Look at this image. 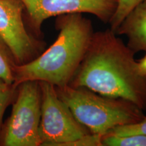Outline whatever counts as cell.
Here are the masks:
<instances>
[{
	"label": "cell",
	"mask_w": 146,
	"mask_h": 146,
	"mask_svg": "<svg viewBox=\"0 0 146 146\" xmlns=\"http://www.w3.org/2000/svg\"><path fill=\"white\" fill-rule=\"evenodd\" d=\"M41 89V114L39 136L41 145L66 146L91 133L79 123L56 92V87L39 81Z\"/></svg>",
	"instance_id": "5b68a950"
},
{
	"label": "cell",
	"mask_w": 146,
	"mask_h": 146,
	"mask_svg": "<svg viewBox=\"0 0 146 146\" xmlns=\"http://www.w3.org/2000/svg\"><path fill=\"white\" fill-rule=\"evenodd\" d=\"M115 33L127 36V45L135 54L146 52V0L129 12Z\"/></svg>",
	"instance_id": "ba28073f"
},
{
	"label": "cell",
	"mask_w": 146,
	"mask_h": 146,
	"mask_svg": "<svg viewBox=\"0 0 146 146\" xmlns=\"http://www.w3.org/2000/svg\"><path fill=\"white\" fill-rule=\"evenodd\" d=\"M17 65L8 45L0 36V78L7 83L13 85Z\"/></svg>",
	"instance_id": "9c48e42d"
},
{
	"label": "cell",
	"mask_w": 146,
	"mask_h": 146,
	"mask_svg": "<svg viewBox=\"0 0 146 146\" xmlns=\"http://www.w3.org/2000/svg\"><path fill=\"white\" fill-rule=\"evenodd\" d=\"M135 54L110 29L94 32L68 85L121 98L146 110V74Z\"/></svg>",
	"instance_id": "6da1fadb"
},
{
	"label": "cell",
	"mask_w": 146,
	"mask_h": 146,
	"mask_svg": "<svg viewBox=\"0 0 146 146\" xmlns=\"http://www.w3.org/2000/svg\"><path fill=\"white\" fill-rule=\"evenodd\" d=\"M76 119L92 133L105 134L118 126L140 122L143 110L121 98L102 96L83 87H55Z\"/></svg>",
	"instance_id": "3957f363"
},
{
	"label": "cell",
	"mask_w": 146,
	"mask_h": 146,
	"mask_svg": "<svg viewBox=\"0 0 146 146\" xmlns=\"http://www.w3.org/2000/svg\"><path fill=\"white\" fill-rule=\"evenodd\" d=\"M14 100L11 115L0 131V145L40 146L41 89L39 81L20 83L16 87Z\"/></svg>",
	"instance_id": "277c9868"
},
{
	"label": "cell",
	"mask_w": 146,
	"mask_h": 146,
	"mask_svg": "<svg viewBox=\"0 0 146 146\" xmlns=\"http://www.w3.org/2000/svg\"><path fill=\"white\" fill-rule=\"evenodd\" d=\"M102 143V146H146V135L116 136L106 133Z\"/></svg>",
	"instance_id": "30bf717a"
},
{
	"label": "cell",
	"mask_w": 146,
	"mask_h": 146,
	"mask_svg": "<svg viewBox=\"0 0 146 146\" xmlns=\"http://www.w3.org/2000/svg\"><path fill=\"white\" fill-rule=\"evenodd\" d=\"M144 0H118L116 11L108 23L111 30L116 32L125 18L135 7Z\"/></svg>",
	"instance_id": "8fae6325"
},
{
	"label": "cell",
	"mask_w": 146,
	"mask_h": 146,
	"mask_svg": "<svg viewBox=\"0 0 146 146\" xmlns=\"http://www.w3.org/2000/svg\"><path fill=\"white\" fill-rule=\"evenodd\" d=\"M29 26L36 35L42 24L53 16L74 13L94 15L109 23L117 6L118 0H21Z\"/></svg>",
	"instance_id": "8992f818"
},
{
	"label": "cell",
	"mask_w": 146,
	"mask_h": 146,
	"mask_svg": "<svg viewBox=\"0 0 146 146\" xmlns=\"http://www.w3.org/2000/svg\"><path fill=\"white\" fill-rule=\"evenodd\" d=\"M21 0H0V36L13 54L18 65L28 63L41 54L44 43L27 31Z\"/></svg>",
	"instance_id": "52a82bcc"
},
{
	"label": "cell",
	"mask_w": 146,
	"mask_h": 146,
	"mask_svg": "<svg viewBox=\"0 0 146 146\" xmlns=\"http://www.w3.org/2000/svg\"><path fill=\"white\" fill-rule=\"evenodd\" d=\"M106 134L116 136H127L135 134L146 135V116L143 120L138 123L113 128L108 131Z\"/></svg>",
	"instance_id": "4fadbf2b"
},
{
	"label": "cell",
	"mask_w": 146,
	"mask_h": 146,
	"mask_svg": "<svg viewBox=\"0 0 146 146\" xmlns=\"http://www.w3.org/2000/svg\"><path fill=\"white\" fill-rule=\"evenodd\" d=\"M59 31L54 43L28 63L17 65L13 85L26 81H44L55 87L68 85L79 66L94 34L90 20L83 14L58 16Z\"/></svg>",
	"instance_id": "7a4b0ae2"
},
{
	"label": "cell",
	"mask_w": 146,
	"mask_h": 146,
	"mask_svg": "<svg viewBox=\"0 0 146 146\" xmlns=\"http://www.w3.org/2000/svg\"><path fill=\"white\" fill-rule=\"evenodd\" d=\"M146 53V52H145ZM139 68L140 70L141 71L142 73L144 74H146V54L143 58H142L141 60L137 61Z\"/></svg>",
	"instance_id": "5bb4252c"
},
{
	"label": "cell",
	"mask_w": 146,
	"mask_h": 146,
	"mask_svg": "<svg viewBox=\"0 0 146 146\" xmlns=\"http://www.w3.org/2000/svg\"><path fill=\"white\" fill-rule=\"evenodd\" d=\"M16 88L0 78V131L3 125V117L5 110L14 100Z\"/></svg>",
	"instance_id": "7c38bea8"
}]
</instances>
